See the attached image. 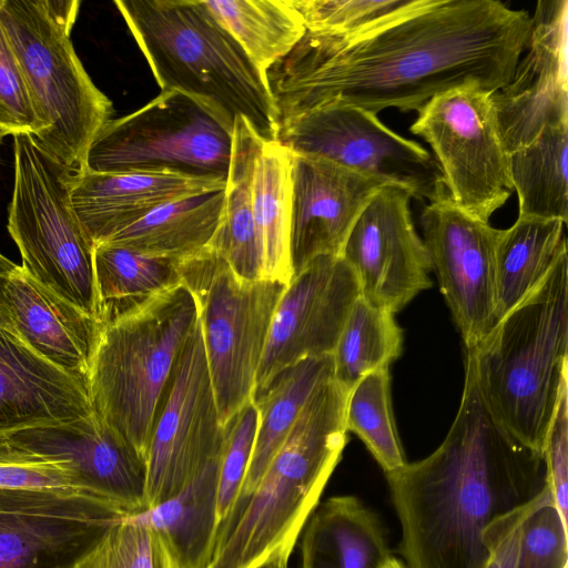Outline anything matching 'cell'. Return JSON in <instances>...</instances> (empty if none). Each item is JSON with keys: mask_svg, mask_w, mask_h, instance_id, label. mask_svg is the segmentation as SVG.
<instances>
[{"mask_svg": "<svg viewBox=\"0 0 568 568\" xmlns=\"http://www.w3.org/2000/svg\"><path fill=\"white\" fill-rule=\"evenodd\" d=\"M531 16L498 0H407L359 32H306L266 72L278 123L325 104L417 111L462 87L494 93L511 79Z\"/></svg>", "mask_w": 568, "mask_h": 568, "instance_id": "cell-1", "label": "cell"}, {"mask_svg": "<svg viewBox=\"0 0 568 568\" xmlns=\"http://www.w3.org/2000/svg\"><path fill=\"white\" fill-rule=\"evenodd\" d=\"M407 568H485V534L547 486L542 453L511 436L491 415L466 352L456 417L427 457L385 474Z\"/></svg>", "mask_w": 568, "mask_h": 568, "instance_id": "cell-2", "label": "cell"}, {"mask_svg": "<svg viewBox=\"0 0 568 568\" xmlns=\"http://www.w3.org/2000/svg\"><path fill=\"white\" fill-rule=\"evenodd\" d=\"M348 390L334 377L306 403L252 494L220 528L207 568L290 557L347 443Z\"/></svg>", "mask_w": 568, "mask_h": 568, "instance_id": "cell-3", "label": "cell"}, {"mask_svg": "<svg viewBox=\"0 0 568 568\" xmlns=\"http://www.w3.org/2000/svg\"><path fill=\"white\" fill-rule=\"evenodd\" d=\"M468 352L481 397L518 442L542 453L568 384V255Z\"/></svg>", "mask_w": 568, "mask_h": 568, "instance_id": "cell-4", "label": "cell"}, {"mask_svg": "<svg viewBox=\"0 0 568 568\" xmlns=\"http://www.w3.org/2000/svg\"><path fill=\"white\" fill-rule=\"evenodd\" d=\"M161 90L204 100L276 141L278 114L266 74L204 6L192 0H116Z\"/></svg>", "mask_w": 568, "mask_h": 568, "instance_id": "cell-5", "label": "cell"}, {"mask_svg": "<svg viewBox=\"0 0 568 568\" xmlns=\"http://www.w3.org/2000/svg\"><path fill=\"white\" fill-rule=\"evenodd\" d=\"M80 6L78 0H0V24L41 125L34 138L75 172L113 114L111 100L93 83L71 41Z\"/></svg>", "mask_w": 568, "mask_h": 568, "instance_id": "cell-6", "label": "cell"}, {"mask_svg": "<svg viewBox=\"0 0 568 568\" xmlns=\"http://www.w3.org/2000/svg\"><path fill=\"white\" fill-rule=\"evenodd\" d=\"M197 320L195 298L181 283L101 326L88 375L91 404L144 462L174 366Z\"/></svg>", "mask_w": 568, "mask_h": 568, "instance_id": "cell-7", "label": "cell"}, {"mask_svg": "<svg viewBox=\"0 0 568 568\" xmlns=\"http://www.w3.org/2000/svg\"><path fill=\"white\" fill-rule=\"evenodd\" d=\"M13 169L8 232L20 251L22 268L98 320L94 244L71 205L70 179L75 171L28 133L13 135Z\"/></svg>", "mask_w": 568, "mask_h": 568, "instance_id": "cell-8", "label": "cell"}, {"mask_svg": "<svg viewBox=\"0 0 568 568\" xmlns=\"http://www.w3.org/2000/svg\"><path fill=\"white\" fill-rule=\"evenodd\" d=\"M234 121L213 104L164 90L138 111L111 119L88 149L98 173L156 172L226 182Z\"/></svg>", "mask_w": 568, "mask_h": 568, "instance_id": "cell-9", "label": "cell"}, {"mask_svg": "<svg viewBox=\"0 0 568 568\" xmlns=\"http://www.w3.org/2000/svg\"><path fill=\"white\" fill-rule=\"evenodd\" d=\"M197 307L221 425L253 402L275 306L285 284L240 277L213 248L178 263Z\"/></svg>", "mask_w": 568, "mask_h": 568, "instance_id": "cell-10", "label": "cell"}, {"mask_svg": "<svg viewBox=\"0 0 568 568\" xmlns=\"http://www.w3.org/2000/svg\"><path fill=\"white\" fill-rule=\"evenodd\" d=\"M417 112L409 130L430 145L449 200L488 222L514 191L510 154L491 93L476 87L453 89L435 95Z\"/></svg>", "mask_w": 568, "mask_h": 568, "instance_id": "cell-11", "label": "cell"}, {"mask_svg": "<svg viewBox=\"0 0 568 568\" xmlns=\"http://www.w3.org/2000/svg\"><path fill=\"white\" fill-rule=\"evenodd\" d=\"M276 141L406 190L428 203L449 199L435 158L384 125L367 110L325 104L281 120Z\"/></svg>", "mask_w": 568, "mask_h": 568, "instance_id": "cell-12", "label": "cell"}, {"mask_svg": "<svg viewBox=\"0 0 568 568\" xmlns=\"http://www.w3.org/2000/svg\"><path fill=\"white\" fill-rule=\"evenodd\" d=\"M224 433L197 320L176 361L152 427L145 459L146 510L178 495L217 457Z\"/></svg>", "mask_w": 568, "mask_h": 568, "instance_id": "cell-13", "label": "cell"}, {"mask_svg": "<svg viewBox=\"0 0 568 568\" xmlns=\"http://www.w3.org/2000/svg\"><path fill=\"white\" fill-rule=\"evenodd\" d=\"M129 515L87 494L0 489V568H73Z\"/></svg>", "mask_w": 568, "mask_h": 568, "instance_id": "cell-14", "label": "cell"}, {"mask_svg": "<svg viewBox=\"0 0 568 568\" xmlns=\"http://www.w3.org/2000/svg\"><path fill=\"white\" fill-rule=\"evenodd\" d=\"M419 221L440 292L466 349H473L496 323V248L503 230L449 199L428 203Z\"/></svg>", "mask_w": 568, "mask_h": 568, "instance_id": "cell-15", "label": "cell"}, {"mask_svg": "<svg viewBox=\"0 0 568 568\" xmlns=\"http://www.w3.org/2000/svg\"><path fill=\"white\" fill-rule=\"evenodd\" d=\"M359 296L355 274L341 255L318 256L295 273L272 316L254 397L285 368L306 358L332 355Z\"/></svg>", "mask_w": 568, "mask_h": 568, "instance_id": "cell-16", "label": "cell"}, {"mask_svg": "<svg viewBox=\"0 0 568 568\" xmlns=\"http://www.w3.org/2000/svg\"><path fill=\"white\" fill-rule=\"evenodd\" d=\"M410 199L399 186H382L341 254L355 274L361 296L392 314L432 286V263L413 223Z\"/></svg>", "mask_w": 568, "mask_h": 568, "instance_id": "cell-17", "label": "cell"}, {"mask_svg": "<svg viewBox=\"0 0 568 568\" xmlns=\"http://www.w3.org/2000/svg\"><path fill=\"white\" fill-rule=\"evenodd\" d=\"M527 52L508 83L491 93L509 154L550 125L568 123V1L541 0L531 17Z\"/></svg>", "mask_w": 568, "mask_h": 568, "instance_id": "cell-18", "label": "cell"}, {"mask_svg": "<svg viewBox=\"0 0 568 568\" xmlns=\"http://www.w3.org/2000/svg\"><path fill=\"white\" fill-rule=\"evenodd\" d=\"M293 275L323 255L342 254L357 219L386 185L329 160L292 153Z\"/></svg>", "mask_w": 568, "mask_h": 568, "instance_id": "cell-19", "label": "cell"}, {"mask_svg": "<svg viewBox=\"0 0 568 568\" xmlns=\"http://www.w3.org/2000/svg\"><path fill=\"white\" fill-rule=\"evenodd\" d=\"M8 437L65 463L85 494L131 515L146 510L145 462L94 410L73 423Z\"/></svg>", "mask_w": 568, "mask_h": 568, "instance_id": "cell-20", "label": "cell"}, {"mask_svg": "<svg viewBox=\"0 0 568 568\" xmlns=\"http://www.w3.org/2000/svg\"><path fill=\"white\" fill-rule=\"evenodd\" d=\"M0 326L53 365L88 381L102 325L22 266L0 273Z\"/></svg>", "mask_w": 568, "mask_h": 568, "instance_id": "cell-21", "label": "cell"}, {"mask_svg": "<svg viewBox=\"0 0 568 568\" xmlns=\"http://www.w3.org/2000/svg\"><path fill=\"white\" fill-rule=\"evenodd\" d=\"M93 412L88 381L0 326V436L73 423Z\"/></svg>", "mask_w": 568, "mask_h": 568, "instance_id": "cell-22", "label": "cell"}, {"mask_svg": "<svg viewBox=\"0 0 568 568\" xmlns=\"http://www.w3.org/2000/svg\"><path fill=\"white\" fill-rule=\"evenodd\" d=\"M226 182L173 173L73 172L72 209L94 245L103 243L168 203L225 189Z\"/></svg>", "mask_w": 568, "mask_h": 568, "instance_id": "cell-23", "label": "cell"}, {"mask_svg": "<svg viewBox=\"0 0 568 568\" xmlns=\"http://www.w3.org/2000/svg\"><path fill=\"white\" fill-rule=\"evenodd\" d=\"M302 532V568H379L390 557L381 519L354 496L317 505Z\"/></svg>", "mask_w": 568, "mask_h": 568, "instance_id": "cell-24", "label": "cell"}, {"mask_svg": "<svg viewBox=\"0 0 568 568\" xmlns=\"http://www.w3.org/2000/svg\"><path fill=\"white\" fill-rule=\"evenodd\" d=\"M225 189L168 203L103 243L176 263L212 248L223 219Z\"/></svg>", "mask_w": 568, "mask_h": 568, "instance_id": "cell-25", "label": "cell"}, {"mask_svg": "<svg viewBox=\"0 0 568 568\" xmlns=\"http://www.w3.org/2000/svg\"><path fill=\"white\" fill-rule=\"evenodd\" d=\"M333 377L332 355L306 358L278 373L254 397L258 413L254 447L241 490L225 521L252 494L314 392Z\"/></svg>", "mask_w": 568, "mask_h": 568, "instance_id": "cell-26", "label": "cell"}, {"mask_svg": "<svg viewBox=\"0 0 568 568\" xmlns=\"http://www.w3.org/2000/svg\"><path fill=\"white\" fill-rule=\"evenodd\" d=\"M292 152L277 141H263L252 182L261 280L287 285L291 260Z\"/></svg>", "mask_w": 568, "mask_h": 568, "instance_id": "cell-27", "label": "cell"}, {"mask_svg": "<svg viewBox=\"0 0 568 568\" xmlns=\"http://www.w3.org/2000/svg\"><path fill=\"white\" fill-rule=\"evenodd\" d=\"M219 463L210 460L178 495L138 515L168 541L182 568H207L219 532Z\"/></svg>", "mask_w": 568, "mask_h": 568, "instance_id": "cell-28", "label": "cell"}, {"mask_svg": "<svg viewBox=\"0 0 568 568\" xmlns=\"http://www.w3.org/2000/svg\"><path fill=\"white\" fill-rule=\"evenodd\" d=\"M263 141L244 118H235L223 219L212 244L231 268L248 281L261 280L252 182Z\"/></svg>", "mask_w": 568, "mask_h": 568, "instance_id": "cell-29", "label": "cell"}, {"mask_svg": "<svg viewBox=\"0 0 568 568\" xmlns=\"http://www.w3.org/2000/svg\"><path fill=\"white\" fill-rule=\"evenodd\" d=\"M565 252L561 221L518 216L503 230L496 248V323L537 288Z\"/></svg>", "mask_w": 568, "mask_h": 568, "instance_id": "cell-30", "label": "cell"}, {"mask_svg": "<svg viewBox=\"0 0 568 568\" xmlns=\"http://www.w3.org/2000/svg\"><path fill=\"white\" fill-rule=\"evenodd\" d=\"M93 267L101 325L182 283L176 262L111 243L94 245Z\"/></svg>", "mask_w": 568, "mask_h": 568, "instance_id": "cell-31", "label": "cell"}, {"mask_svg": "<svg viewBox=\"0 0 568 568\" xmlns=\"http://www.w3.org/2000/svg\"><path fill=\"white\" fill-rule=\"evenodd\" d=\"M568 123L550 125L510 154L519 217L568 221Z\"/></svg>", "mask_w": 568, "mask_h": 568, "instance_id": "cell-32", "label": "cell"}, {"mask_svg": "<svg viewBox=\"0 0 568 568\" xmlns=\"http://www.w3.org/2000/svg\"><path fill=\"white\" fill-rule=\"evenodd\" d=\"M203 3L265 74L306 33L292 0H211Z\"/></svg>", "mask_w": 568, "mask_h": 568, "instance_id": "cell-33", "label": "cell"}, {"mask_svg": "<svg viewBox=\"0 0 568 568\" xmlns=\"http://www.w3.org/2000/svg\"><path fill=\"white\" fill-rule=\"evenodd\" d=\"M403 347L394 314L359 296L353 304L332 354L334 379L348 392L368 373L387 368Z\"/></svg>", "mask_w": 568, "mask_h": 568, "instance_id": "cell-34", "label": "cell"}, {"mask_svg": "<svg viewBox=\"0 0 568 568\" xmlns=\"http://www.w3.org/2000/svg\"><path fill=\"white\" fill-rule=\"evenodd\" d=\"M345 428L359 437L385 474L407 463L393 415L388 367L368 373L349 390Z\"/></svg>", "mask_w": 568, "mask_h": 568, "instance_id": "cell-35", "label": "cell"}, {"mask_svg": "<svg viewBox=\"0 0 568 568\" xmlns=\"http://www.w3.org/2000/svg\"><path fill=\"white\" fill-rule=\"evenodd\" d=\"M73 568H182L164 537L138 514L110 527Z\"/></svg>", "mask_w": 568, "mask_h": 568, "instance_id": "cell-36", "label": "cell"}, {"mask_svg": "<svg viewBox=\"0 0 568 568\" xmlns=\"http://www.w3.org/2000/svg\"><path fill=\"white\" fill-rule=\"evenodd\" d=\"M567 524L547 485L521 521L516 568H568Z\"/></svg>", "mask_w": 568, "mask_h": 568, "instance_id": "cell-37", "label": "cell"}, {"mask_svg": "<svg viewBox=\"0 0 568 568\" xmlns=\"http://www.w3.org/2000/svg\"><path fill=\"white\" fill-rule=\"evenodd\" d=\"M0 489L85 494L65 463L33 452L8 436H0Z\"/></svg>", "mask_w": 568, "mask_h": 568, "instance_id": "cell-38", "label": "cell"}, {"mask_svg": "<svg viewBox=\"0 0 568 568\" xmlns=\"http://www.w3.org/2000/svg\"><path fill=\"white\" fill-rule=\"evenodd\" d=\"M306 32L344 37L366 29L407 0H292Z\"/></svg>", "mask_w": 568, "mask_h": 568, "instance_id": "cell-39", "label": "cell"}, {"mask_svg": "<svg viewBox=\"0 0 568 568\" xmlns=\"http://www.w3.org/2000/svg\"><path fill=\"white\" fill-rule=\"evenodd\" d=\"M257 423L256 406L250 402L224 427L219 463V530L241 490L254 447Z\"/></svg>", "mask_w": 568, "mask_h": 568, "instance_id": "cell-40", "label": "cell"}, {"mask_svg": "<svg viewBox=\"0 0 568 568\" xmlns=\"http://www.w3.org/2000/svg\"><path fill=\"white\" fill-rule=\"evenodd\" d=\"M0 130L12 136L41 131L20 68L0 24Z\"/></svg>", "mask_w": 568, "mask_h": 568, "instance_id": "cell-41", "label": "cell"}, {"mask_svg": "<svg viewBox=\"0 0 568 568\" xmlns=\"http://www.w3.org/2000/svg\"><path fill=\"white\" fill-rule=\"evenodd\" d=\"M548 488L568 521V384L562 388L542 447Z\"/></svg>", "mask_w": 568, "mask_h": 568, "instance_id": "cell-42", "label": "cell"}, {"mask_svg": "<svg viewBox=\"0 0 568 568\" xmlns=\"http://www.w3.org/2000/svg\"><path fill=\"white\" fill-rule=\"evenodd\" d=\"M531 503L499 518L487 528L485 540L489 557L485 568H516L520 526Z\"/></svg>", "mask_w": 568, "mask_h": 568, "instance_id": "cell-43", "label": "cell"}, {"mask_svg": "<svg viewBox=\"0 0 568 568\" xmlns=\"http://www.w3.org/2000/svg\"><path fill=\"white\" fill-rule=\"evenodd\" d=\"M288 559L287 556H274L256 568H288Z\"/></svg>", "mask_w": 568, "mask_h": 568, "instance_id": "cell-44", "label": "cell"}, {"mask_svg": "<svg viewBox=\"0 0 568 568\" xmlns=\"http://www.w3.org/2000/svg\"><path fill=\"white\" fill-rule=\"evenodd\" d=\"M379 568H407V567L405 566L404 562H402L400 560L390 556L381 565Z\"/></svg>", "mask_w": 568, "mask_h": 568, "instance_id": "cell-45", "label": "cell"}, {"mask_svg": "<svg viewBox=\"0 0 568 568\" xmlns=\"http://www.w3.org/2000/svg\"><path fill=\"white\" fill-rule=\"evenodd\" d=\"M16 266V263L0 253V273L12 271Z\"/></svg>", "mask_w": 568, "mask_h": 568, "instance_id": "cell-46", "label": "cell"}, {"mask_svg": "<svg viewBox=\"0 0 568 568\" xmlns=\"http://www.w3.org/2000/svg\"><path fill=\"white\" fill-rule=\"evenodd\" d=\"M6 135H8V133H7V132H4V131H2V130H0V145H1L2 140H3V138H4Z\"/></svg>", "mask_w": 568, "mask_h": 568, "instance_id": "cell-47", "label": "cell"}]
</instances>
